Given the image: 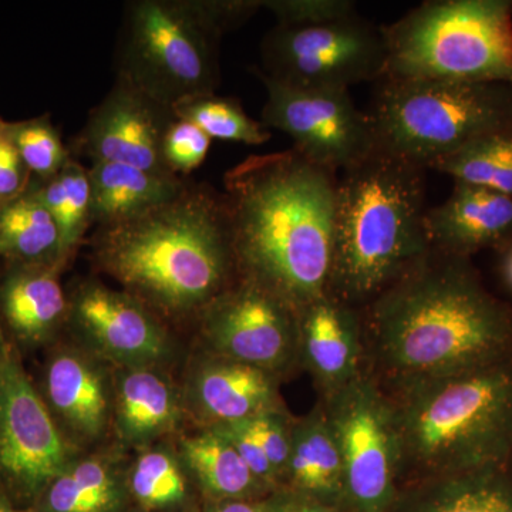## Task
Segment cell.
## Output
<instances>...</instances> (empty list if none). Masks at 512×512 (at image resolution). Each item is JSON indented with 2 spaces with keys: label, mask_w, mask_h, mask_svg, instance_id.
<instances>
[{
  "label": "cell",
  "mask_w": 512,
  "mask_h": 512,
  "mask_svg": "<svg viewBox=\"0 0 512 512\" xmlns=\"http://www.w3.org/2000/svg\"><path fill=\"white\" fill-rule=\"evenodd\" d=\"M175 117L197 124L204 133L218 140L235 141L245 146H262L271 138L269 128L249 117L241 103L217 94L197 97L177 104Z\"/></svg>",
  "instance_id": "30"
},
{
  "label": "cell",
  "mask_w": 512,
  "mask_h": 512,
  "mask_svg": "<svg viewBox=\"0 0 512 512\" xmlns=\"http://www.w3.org/2000/svg\"><path fill=\"white\" fill-rule=\"evenodd\" d=\"M89 175L93 224L97 228L133 220L174 200L190 183L177 175L151 173L119 163H92Z\"/></svg>",
  "instance_id": "22"
},
{
  "label": "cell",
  "mask_w": 512,
  "mask_h": 512,
  "mask_svg": "<svg viewBox=\"0 0 512 512\" xmlns=\"http://www.w3.org/2000/svg\"><path fill=\"white\" fill-rule=\"evenodd\" d=\"M64 436L99 439L110 417L109 386L101 369L73 349L50 355L36 387Z\"/></svg>",
  "instance_id": "19"
},
{
  "label": "cell",
  "mask_w": 512,
  "mask_h": 512,
  "mask_svg": "<svg viewBox=\"0 0 512 512\" xmlns=\"http://www.w3.org/2000/svg\"><path fill=\"white\" fill-rule=\"evenodd\" d=\"M59 268L5 265L0 272V320L10 345H49L69 318V296Z\"/></svg>",
  "instance_id": "18"
},
{
  "label": "cell",
  "mask_w": 512,
  "mask_h": 512,
  "mask_svg": "<svg viewBox=\"0 0 512 512\" xmlns=\"http://www.w3.org/2000/svg\"><path fill=\"white\" fill-rule=\"evenodd\" d=\"M274 512H343L335 505L322 503L315 498L295 493L286 503L275 508Z\"/></svg>",
  "instance_id": "38"
},
{
  "label": "cell",
  "mask_w": 512,
  "mask_h": 512,
  "mask_svg": "<svg viewBox=\"0 0 512 512\" xmlns=\"http://www.w3.org/2000/svg\"><path fill=\"white\" fill-rule=\"evenodd\" d=\"M0 262L59 269L67 265L59 228L30 190L0 205Z\"/></svg>",
  "instance_id": "25"
},
{
  "label": "cell",
  "mask_w": 512,
  "mask_h": 512,
  "mask_svg": "<svg viewBox=\"0 0 512 512\" xmlns=\"http://www.w3.org/2000/svg\"><path fill=\"white\" fill-rule=\"evenodd\" d=\"M33 177L8 133V121L0 119V205L22 197Z\"/></svg>",
  "instance_id": "36"
},
{
  "label": "cell",
  "mask_w": 512,
  "mask_h": 512,
  "mask_svg": "<svg viewBox=\"0 0 512 512\" xmlns=\"http://www.w3.org/2000/svg\"><path fill=\"white\" fill-rule=\"evenodd\" d=\"M262 0H134L124 10L116 79L174 109L217 94L222 36L247 23Z\"/></svg>",
  "instance_id": "6"
},
{
  "label": "cell",
  "mask_w": 512,
  "mask_h": 512,
  "mask_svg": "<svg viewBox=\"0 0 512 512\" xmlns=\"http://www.w3.org/2000/svg\"><path fill=\"white\" fill-rule=\"evenodd\" d=\"M295 493L338 507L348 501L342 456L322 404L292 423L284 477Z\"/></svg>",
  "instance_id": "21"
},
{
  "label": "cell",
  "mask_w": 512,
  "mask_h": 512,
  "mask_svg": "<svg viewBox=\"0 0 512 512\" xmlns=\"http://www.w3.org/2000/svg\"><path fill=\"white\" fill-rule=\"evenodd\" d=\"M431 249L471 259L484 249H505L512 244V197L454 183L443 204L427 208L424 218Z\"/></svg>",
  "instance_id": "17"
},
{
  "label": "cell",
  "mask_w": 512,
  "mask_h": 512,
  "mask_svg": "<svg viewBox=\"0 0 512 512\" xmlns=\"http://www.w3.org/2000/svg\"><path fill=\"white\" fill-rule=\"evenodd\" d=\"M254 73L266 89L262 124L291 137L306 160L339 175L375 150L372 120L350 90L298 89Z\"/></svg>",
  "instance_id": "11"
},
{
  "label": "cell",
  "mask_w": 512,
  "mask_h": 512,
  "mask_svg": "<svg viewBox=\"0 0 512 512\" xmlns=\"http://www.w3.org/2000/svg\"><path fill=\"white\" fill-rule=\"evenodd\" d=\"M13 353H15V350L12 349L5 329H3L2 320H0V369L8 363Z\"/></svg>",
  "instance_id": "40"
},
{
  "label": "cell",
  "mask_w": 512,
  "mask_h": 512,
  "mask_svg": "<svg viewBox=\"0 0 512 512\" xmlns=\"http://www.w3.org/2000/svg\"><path fill=\"white\" fill-rule=\"evenodd\" d=\"M116 390V423L121 439L143 446L164 436L178 420L171 384L151 367H126Z\"/></svg>",
  "instance_id": "24"
},
{
  "label": "cell",
  "mask_w": 512,
  "mask_h": 512,
  "mask_svg": "<svg viewBox=\"0 0 512 512\" xmlns=\"http://www.w3.org/2000/svg\"><path fill=\"white\" fill-rule=\"evenodd\" d=\"M416 483L403 512H512V463Z\"/></svg>",
  "instance_id": "23"
},
{
  "label": "cell",
  "mask_w": 512,
  "mask_h": 512,
  "mask_svg": "<svg viewBox=\"0 0 512 512\" xmlns=\"http://www.w3.org/2000/svg\"><path fill=\"white\" fill-rule=\"evenodd\" d=\"M511 463H512V461H511Z\"/></svg>",
  "instance_id": "43"
},
{
  "label": "cell",
  "mask_w": 512,
  "mask_h": 512,
  "mask_svg": "<svg viewBox=\"0 0 512 512\" xmlns=\"http://www.w3.org/2000/svg\"><path fill=\"white\" fill-rule=\"evenodd\" d=\"M29 190L45 205L59 228L64 258L76 254L93 224V195L89 167L76 157L47 180L33 178Z\"/></svg>",
  "instance_id": "26"
},
{
  "label": "cell",
  "mask_w": 512,
  "mask_h": 512,
  "mask_svg": "<svg viewBox=\"0 0 512 512\" xmlns=\"http://www.w3.org/2000/svg\"><path fill=\"white\" fill-rule=\"evenodd\" d=\"M210 429L224 437L237 450L249 470L262 484H272L278 480L274 468L269 464L268 458L262 450L261 444L258 443L254 433L249 429L247 420L220 424V426H212Z\"/></svg>",
  "instance_id": "37"
},
{
  "label": "cell",
  "mask_w": 512,
  "mask_h": 512,
  "mask_svg": "<svg viewBox=\"0 0 512 512\" xmlns=\"http://www.w3.org/2000/svg\"><path fill=\"white\" fill-rule=\"evenodd\" d=\"M212 512H268L265 508L259 507V505L245 503V501H227L215 508Z\"/></svg>",
  "instance_id": "39"
},
{
  "label": "cell",
  "mask_w": 512,
  "mask_h": 512,
  "mask_svg": "<svg viewBox=\"0 0 512 512\" xmlns=\"http://www.w3.org/2000/svg\"><path fill=\"white\" fill-rule=\"evenodd\" d=\"M198 319L215 356L275 376L299 360L298 312L255 282L239 278Z\"/></svg>",
  "instance_id": "13"
},
{
  "label": "cell",
  "mask_w": 512,
  "mask_h": 512,
  "mask_svg": "<svg viewBox=\"0 0 512 512\" xmlns=\"http://www.w3.org/2000/svg\"><path fill=\"white\" fill-rule=\"evenodd\" d=\"M503 251L504 258L501 269H503L505 284H507L508 288L512 291V244L508 245V247L503 249Z\"/></svg>",
  "instance_id": "41"
},
{
  "label": "cell",
  "mask_w": 512,
  "mask_h": 512,
  "mask_svg": "<svg viewBox=\"0 0 512 512\" xmlns=\"http://www.w3.org/2000/svg\"><path fill=\"white\" fill-rule=\"evenodd\" d=\"M212 138L191 121L175 117L165 131L163 158L171 174L184 178L197 170L210 151Z\"/></svg>",
  "instance_id": "33"
},
{
  "label": "cell",
  "mask_w": 512,
  "mask_h": 512,
  "mask_svg": "<svg viewBox=\"0 0 512 512\" xmlns=\"http://www.w3.org/2000/svg\"><path fill=\"white\" fill-rule=\"evenodd\" d=\"M174 120L173 109L116 79L99 106L90 111L70 153L87 157L92 163L127 164L174 175L163 158L165 131Z\"/></svg>",
  "instance_id": "14"
},
{
  "label": "cell",
  "mask_w": 512,
  "mask_h": 512,
  "mask_svg": "<svg viewBox=\"0 0 512 512\" xmlns=\"http://www.w3.org/2000/svg\"><path fill=\"white\" fill-rule=\"evenodd\" d=\"M131 490L147 507H167L185 497L180 464L163 450L147 451L138 458L131 473Z\"/></svg>",
  "instance_id": "32"
},
{
  "label": "cell",
  "mask_w": 512,
  "mask_h": 512,
  "mask_svg": "<svg viewBox=\"0 0 512 512\" xmlns=\"http://www.w3.org/2000/svg\"><path fill=\"white\" fill-rule=\"evenodd\" d=\"M0 512H19L13 507L12 500L0 490Z\"/></svg>",
  "instance_id": "42"
},
{
  "label": "cell",
  "mask_w": 512,
  "mask_h": 512,
  "mask_svg": "<svg viewBox=\"0 0 512 512\" xmlns=\"http://www.w3.org/2000/svg\"><path fill=\"white\" fill-rule=\"evenodd\" d=\"M183 458L211 494L227 500L244 497L262 484L237 450L211 429L183 441Z\"/></svg>",
  "instance_id": "27"
},
{
  "label": "cell",
  "mask_w": 512,
  "mask_h": 512,
  "mask_svg": "<svg viewBox=\"0 0 512 512\" xmlns=\"http://www.w3.org/2000/svg\"><path fill=\"white\" fill-rule=\"evenodd\" d=\"M109 464L97 458L73 461L40 495L45 512H104L116 500Z\"/></svg>",
  "instance_id": "29"
},
{
  "label": "cell",
  "mask_w": 512,
  "mask_h": 512,
  "mask_svg": "<svg viewBox=\"0 0 512 512\" xmlns=\"http://www.w3.org/2000/svg\"><path fill=\"white\" fill-rule=\"evenodd\" d=\"M262 9H268L278 25L289 26L319 25L359 13L350 0H262Z\"/></svg>",
  "instance_id": "34"
},
{
  "label": "cell",
  "mask_w": 512,
  "mask_h": 512,
  "mask_svg": "<svg viewBox=\"0 0 512 512\" xmlns=\"http://www.w3.org/2000/svg\"><path fill=\"white\" fill-rule=\"evenodd\" d=\"M427 171L376 144L338 175L329 293L366 308L430 251Z\"/></svg>",
  "instance_id": "4"
},
{
  "label": "cell",
  "mask_w": 512,
  "mask_h": 512,
  "mask_svg": "<svg viewBox=\"0 0 512 512\" xmlns=\"http://www.w3.org/2000/svg\"><path fill=\"white\" fill-rule=\"evenodd\" d=\"M73 461L69 440L13 353L0 369V490L10 500H39Z\"/></svg>",
  "instance_id": "12"
},
{
  "label": "cell",
  "mask_w": 512,
  "mask_h": 512,
  "mask_svg": "<svg viewBox=\"0 0 512 512\" xmlns=\"http://www.w3.org/2000/svg\"><path fill=\"white\" fill-rule=\"evenodd\" d=\"M383 77L512 86V2H424L383 26Z\"/></svg>",
  "instance_id": "7"
},
{
  "label": "cell",
  "mask_w": 512,
  "mask_h": 512,
  "mask_svg": "<svg viewBox=\"0 0 512 512\" xmlns=\"http://www.w3.org/2000/svg\"><path fill=\"white\" fill-rule=\"evenodd\" d=\"M249 429L261 444L269 464L274 468L276 478L284 477L291 451L293 421L286 416L281 406L272 407L247 420Z\"/></svg>",
  "instance_id": "35"
},
{
  "label": "cell",
  "mask_w": 512,
  "mask_h": 512,
  "mask_svg": "<svg viewBox=\"0 0 512 512\" xmlns=\"http://www.w3.org/2000/svg\"><path fill=\"white\" fill-rule=\"evenodd\" d=\"M194 400L211 427L248 420L279 406L276 376L215 356L194 377Z\"/></svg>",
  "instance_id": "20"
},
{
  "label": "cell",
  "mask_w": 512,
  "mask_h": 512,
  "mask_svg": "<svg viewBox=\"0 0 512 512\" xmlns=\"http://www.w3.org/2000/svg\"><path fill=\"white\" fill-rule=\"evenodd\" d=\"M299 360L322 396L335 392L366 370L362 313L332 293L298 311Z\"/></svg>",
  "instance_id": "16"
},
{
  "label": "cell",
  "mask_w": 512,
  "mask_h": 512,
  "mask_svg": "<svg viewBox=\"0 0 512 512\" xmlns=\"http://www.w3.org/2000/svg\"><path fill=\"white\" fill-rule=\"evenodd\" d=\"M387 393L399 436V481L511 463L512 353Z\"/></svg>",
  "instance_id": "5"
},
{
  "label": "cell",
  "mask_w": 512,
  "mask_h": 512,
  "mask_svg": "<svg viewBox=\"0 0 512 512\" xmlns=\"http://www.w3.org/2000/svg\"><path fill=\"white\" fill-rule=\"evenodd\" d=\"M70 326L100 355L126 367H153L170 353L158 315L126 291L87 281L69 296Z\"/></svg>",
  "instance_id": "15"
},
{
  "label": "cell",
  "mask_w": 512,
  "mask_h": 512,
  "mask_svg": "<svg viewBox=\"0 0 512 512\" xmlns=\"http://www.w3.org/2000/svg\"><path fill=\"white\" fill-rule=\"evenodd\" d=\"M430 170L448 175L454 183L476 185L512 197V127L488 134L441 158Z\"/></svg>",
  "instance_id": "28"
},
{
  "label": "cell",
  "mask_w": 512,
  "mask_h": 512,
  "mask_svg": "<svg viewBox=\"0 0 512 512\" xmlns=\"http://www.w3.org/2000/svg\"><path fill=\"white\" fill-rule=\"evenodd\" d=\"M338 443L348 501L359 512H387L399 494L400 448L392 399L367 369L322 396Z\"/></svg>",
  "instance_id": "10"
},
{
  "label": "cell",
  "mask_w": 512,
  "mask_h": 512,
  "mask_svg": "<svg viewBox=\"0 0 512 512\" xmlns=\"http://www.w3.org/2000/svg\"><path fill=\"white\" fill-rule=\"evenodd\" d=\"M367 114L377 146L430 170L441 158L512 127V86L382 77Z\"/></svg>",
  "instance_id": "8"
},
{
  "label": "cell",
  "mask_w": 512,
  "mask_h": 512,
  "mask_svg": "<svg viewBox=\"0 0 512 512\" xmlns=\"http://www.w3.org/2000/svg\"><path fill=\"white\" fill-rule=\"evenodd\" d=\"M338 174L298 151L252 156L224 177L239 278L292 306L329 292Z\"/></svg>",
  "instance_id": "2"
},
{
  "label": "cell",
  "mask_w": 512,
  "mask_h": 512,
  "mask_svg": "<svg viewBox=\"0 0 512 512\" xmlns=\"http://www.w3.org/2000/svg\"><path fill=\"white\" fill-rule=\"evenodd\" d=\"M90 242L100 271L165 318L200 316L239 279L224 195L204 184Z\"/></svg>",
  "instance_id": "3"
},
{
  "label": "cell",
  "mask_w": 512,
  "mask_h": 512,
  "mask_svg": "<svg viewBox=\"0 0 512 512\" xmlns=\"http://www.w3.org/2000/svg\"><path fill=\"white\" fill-rule=\"evenodd\" d=\"M8 133L35 180L53 177L73 157L47 114L8 123Z\"/></svg>",
  "instance_id": "31"
},
{
  "label": "cell",
  "mask_w": 512,
  "mask_h": 512,
  "mask_svg": "<svg viewBox=\"0 0 512 512\" xmlns=\"http://www.w3.org/2000/svg\"><path fill=\"white\" fill-rule=\"evenodd\" d=\"M362 313L366 367L386 392L512 353V308L471 259L430 249Z\"/></svg>",
  "instance_id": "1"
},
{
  "label": "cell",
  "mask_w": 512,
  "mask_h": 512,
  "mask_svg": "<svg viewBox=\"0 0 512 512\" xmlns=\"http://www.w3.org/2000/svg\"><path fill=\"white\" fill-rule=\"evenodd\" d=\"M383 28L357 15L319 25H276L261 42L262 76L285 86L350 90L386 72Z\"/></svg>",
  "instance_id": "9"
}]
</instances>
